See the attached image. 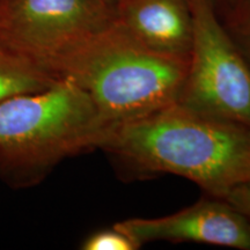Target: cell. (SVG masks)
Segmentation results:
<instances>
[{"instance_id":"1","label":"cell","mask_w":250,"mask_h":250,"mask_svg":"<svg viewBox=\"0 0 250 250\" xmlns=\"http://www.w3.org/2000/svg\"><path fill=\"white\" fill-rule=\"evenodd\" d=\"M99 148L142 171L192 181L219 198L241 181L250 131L175 102L109 126Z\"/></svg>"},{"instance_id":"2","label":"cell","mask_w":250,"mask_h":250,"mask_svg":"<svg viewBox=\"0 0 250 250\" xmlns=\"http://www.w3.org/2000/svg\"><path fill=\"white\" fill-rule=\"evenodd\" d=\"M189 58L161 54L114 23L52 59L44 70L85 92L108 126L179 101Z\"/></svg>"},{"instance_id":"3","label":"cell","mask_w":250,"mask_h":250,"mask_svg":"<svg viewBox=\"0 0 250 250\" xmlns=\"http://www.w3.org/2000/svg\"><path fill=\"white\" fill-rule=\"evenodd\" d=\"M108 125L68 79L0 103V179L15 189L41 182L62 160L99 148Z\"/></svg>"},{"instance_id":"4","label":"cell","mask_w":250,"mask_h":250,"mask_svg":"<svg viewBox=\"0 0 250 250\" xmlns=\"http://www.w3.org/2000/svg\"><path fill=\"white\" fill-rule=\"evenodd\" d=\"M192 20L180 103L250 131V68L215 14L212 0H188Z\"/></svg>"},{"instance_id":"5","label":"cell","mask_w":250,"mask_h":250,"mask_svg":"<svg viewBox=\"0 0 250 250\" xmlns=\"http://www.w3.org/2000/svg\"><path fill=\"white\" fill-rule=\"evenodd\" d=\"M116 19L105 0H0V44L44 68Z\"/></svg>"},{"instance_id":"6","label":"cell","mask_w":250,"mask_h":250,"mask_svg":"<svg viewBox=\"0 0 250 250\" xmlns=\"http://www.w3.org/2000/svg\"><path fill=\"white\" fill-rule=\"evenodd\" d=\"M115 226L139 248L153 241H188L250 250V223L221 198L201 201L166 217L126 219Z\"/></svg>"},{"instance_id":"7","label":"cell","mask_w":250,"mask_h":250,"mask_svg":"<svg viewBox=\"0 0 250 250\" xmlns=\"http://www.w3.org/2000/svg\"><path fill=\"white\" fill-rule=\"evenodd\" d=\"M116 17L134 39L149 49L189 58L192 20L188 0H120Z\"/></svg>"},{"instance_id":"8","label":"cell","mask_w":250,"mask_h":250,"mask_svg":"<svg viewBox=\"0 0 250 250\" xmlns=\"http://www.w3.org/2000/svg\"><path fill=\"white\" fill-rule=\"evenodd\" d=\"M56 80L37 62L0 44V103L48 88Z\"/></svg>"},{"instance_id":"9","label":"cell","mask_w":250,"mask_h":250,"mask_svg":"<svg viewBox=\"0 0 250 250\" xmlns=\"http://www.w3.org/2000/svg\"><path fill=\"white\" fill-rule=\"evenodd\" d=\"M83 250H136L139 246L124 232L114 226L90 234L81 245Z\"/></svg>"},{"instance_id":"10","label":"cell","mask_w":250,"mask_h":250,"mask_svg":"<svg viewBox=\"0 0 250 250\" xmlns=\"http://www.w3.org/2000/svg\"><path fill=\"white\" fill-rule=\"evenodd\" d=\"M219 198L227 202L250 223V179L230 186Z\"/></svg>"},{"instance_id":"11","label":"cell","mask_w":250,"mask_h":250,"mask_svg":"<svg viewBox=\"0 0 250 250\" xmlns=\"http://www.w3.org/2000/svg\"><path fill=\"white\" fill-rule=\"evenodd\" d=\"M248 179H250V149L248 154L246 156V160H245V164H243L242 174H241V181H245ZM241 181H240V182H241Z\"/></svg>"},{"instance_id":"12","label":"cell","mask_w":250,"mask_h":250,"mask_svg":"<svg viewBox=\"0 0 250 250\" xmlns=\"http://www.w3.org/2000/svg\"><path fill=\"white\" fill-rule=\"evenodd\" d=\"M105 1L110 2V4H112V5H115V6H116V4H117L118 1H120V0H105Z\"/></svg>"},{"instance_id":"13","label":"cell","mask_w":250,"mask_h":250,"mask_svg":"<svg viewBox=\"0 0 250 250\" xmlns=\"http://www.w3.org/2000/svg\"><path fill=\"white\" fill-rule=\"evenodd\" d=\"M212 1H213V2H215V0H212Z\"/></svg>"}]
</instances>
